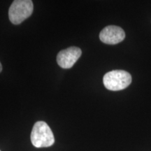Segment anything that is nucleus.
I'll return each mask as SVG.
<instances>
[{
  "label": "nucleus",
  "mask_w": 151,
  "mask_h": 151,
  "mask_svg": "<svg viewBox=\"0 0 151 151\" xmlns=\"http://www.w3.org/2000/svg\"><path fill=\"white\" fill-rule=\"evenodd\" d=\"M31 141L36 148H46L53 145L55 137L46 122L38 121L34 125L31 133Z\"/></svg>",
  "instance_id": "obj_1"
},
{
  "label": "nucleus",
  "mask_w": 151,
  "mask_h": 151,
  "mask_svg": "<svg viewBox=\"0 0 151 151\" xmlns=\"http://www.w3.org/2000/svg\"><path fill=\"white\" fill-rule=\"evenodd\" d=\"M105 88L112 91L125 89L132 83V76L127 71L113 70L106 73L103 78Z\"/></svg>",
  "instance_id": "obj_2"
},
{
  "label": "nucleus",
  "mask_w": 151,
  "mask_h": 151,
  "mask_svg": "<svg viewBox=\"0 0 151 151\" xmlns=\"http://www.w3.org/2000/svg\"><path fill=\"white\" fill-rule=\"evenodd\" d=\"M33 9V2L31 0L14 1L9 8V20L14 24H20L31 16Z\"/></svg>",
  "instance_id": "obj_3"
},
{
  "label": "nucleus",
  "mask_w": 151,
  "mask_h": 151,
  "mask_svg": "<svg viewBox=\"0 0 151 151\" xmlns=\"http://www.w3.org/2000/svg\"><path fill=\"white\" fill-rule=\"evenodd\" d=\"M82 54V51L78 47H69L62 50L58 54L57 62L63 69H70L78 61Z\"/></svg>",
  "instance_id": "obj_4"
},
{
  "label": "nucleus",
  "mask_w": 151,
  "mask_h": 151,
  "mask_svg": "<svg viewBox=\"0 0 151 151\" xmlns=\"http://www.w3.org/2000/svg\"><path fill=\"white\" fill-rule=\"evenodd\" d=\"M125 33L121 27L115 25H109L101 30L99 39L106 44H117L124 39Z\"/></svg>",
  "instance_id": "obj_5"
},
{
  "label": "nucleus",
  "mask_w": 151,
  "mask_h": 151,
  "mask_svg": "<svg viewBox=\"0 0 151 151\" xmlns=\"http://www.w3.org/2000/svg\"><path fill=\"white\" fill-rule=\"evenodd\" d=\"M1 70H2V67H1V63H0V72H1Z\"/></svg>",
  "instance_id": "obj_6"
}]
</instances>
